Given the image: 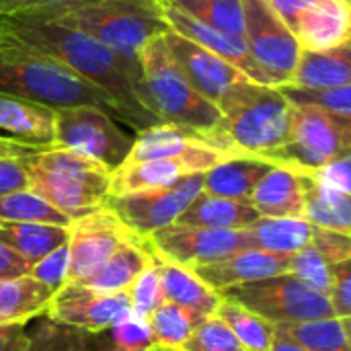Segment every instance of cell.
Returning <instances> with one entry per match:
<instances>
[{
    "label": "cell",
    "mask_w": 351,
    "mask_h": 351,
    "mask_svg": "<svg viewBox=\"0 0 351 351\" xmlns=\"http://www.w3.org/2000/svg\"><path fill=\"white\" fill-rule=\"evenodd\" d=\"M278 90L292 105H313L331 115L351 119V86H333V88H302L294 84H282Z\"/></svg>",
    "instance_id": "cell-39"
},
{
    "label": "cell",
    "mask_w": 351,
    "mask_h": 351,
    "mask_svg": "<svg viewBox=\"0 0 351 351\" xmlns=\"http://www.w3.org/2000/svg\"><path fill=\"white\" fill-rule=\"evenodd\" d=\"M0 136L33 150L53 148L56 111L0 93Z\"/></svg>",
    "instance_id": "cell-21"
},
{
    "label": "cell",
    "mask_w": 351,
    "mask_h": 351,
    "mask_svg": "<svg viewBox=\"0 0 351 351\" xmlns=\"http://www.w3.org/2000/svg\"><path fill=\"white\" fill-rule=\"evenodd\" d=\"M95 0H0V16H41L58 19L60 14L80 8Z\"/></svg>",
    "instance_id": "cell-42"
},
{
    "label": "cell",
    "mask_w": 351,
    "mask_h": 351,
    "mask_svg": "<svg viewBox=\"0 0 351 351\" xmlns=\"http://www.w3.org/2000/svg\"><path fill=\"white\" fill-rule=\"evenodd\" d=\"M351 317H329L302 323H284L274 329L308 351H351Z\"/></svg>",
    "instance_id": "cell-33"
},
{
    "label": "cell",
    "mask_w": 351,
    "mask_h": 351,
    "mask_svg": "<svg viewBox=\"0 0 351 351\" xmlns=\"http://www.w3.org/2000/svg\"><path fill=\"white\" fill-rule=\"evenodd\" d=\"M220 296L243 304L274 327L333 317L327 296L294 274H280L267 280L237 286Z\"/></svg>",
    "instance_id": "cell-8"
},
{
    "label": "cell",
    "mask_w": 351,
    "mask_h": 351,
    "mask_svg": "<svg viewBox=\"0 0 351 351\" xmlns=\"http://www.w3.org/2000/svg\"><path fill=\"white\" fill-rule=\"evenodd\" d=\"M146 321L150 327L152 343L173 346V348H179L193 333V329L202 323L199 317L171 302H162Z\"/></svg>",
    "instance_id": "cell-38"
},
{
    "label": "cell",
    "mask_w": 351,
    "mask_h": 351,
    "mask_svg": "<svg viewBox=\"0 0 351 351\" xmlns=\"http://www.w3.org/2000/svg\"><path fill=\"white\" fill-rule=\"evenodd\" d=\"M29 278L47 286L51 292L60 290L68 280V245H62L29 269Z\"/></svg>",
    "instance_id": "cell-44"
},
{
    "label": "cell",
    "mask_w": 351,
    "mask_h": 351,
    "mask_svg": "<svg viewBox=\"0 0 351 351\" xmlns=\"http://www.w3.org/2000/svg\"><path fill=\"white\" fill-rule=\"evenodd\" d=\"M351 82L350 45L329 51L302 49L288 84L302 88H333Z\"/></svg>",
    "instance_id": "cell-28"
},
{
    "label": "cell",
    "mask_w": 351,
    "mask_h": 351,
    "mask_svg": "<svg viewBox=\"0 0 351 351\" xmlns=\"http://www.w3.org/2000/svg\"><path fill=\"white\" fill-rule=\"evenodd\" d=\"M156 265H158L160 290L165 302L177 304L193 313L202 321L216 313L220 304V294L210 290L189 267L165 261L160 257H156Z\"/></svg>",
    "instance_id": "cell-26"
},
{
    "label": "cell",
    "mask_w": 351,
    "mask_h": 351,
    "mask_svg": "<svg viewBox=\"0 0 351 351\" xmlns=\"http://www.w3.org/2000/svg\"><path fill=\"white\" fill-rule=\"evenodd\" d=\"M249 204L259 218H302L304 208V175L288 169L274 167L255 187Z\"/></svg>",
    "instance_id": "cell-23"
},
{
    "label": "cell",
    "mask_w": 351,
    "mask_h": 351,
    "mask_svg": "<svg viewBox=\"0 0 351 351\" xmlns=\"http://www.w3.org/2000/svg\"><path fill=\"white\" fill-rule=\"evenodd\" d=\"M327 300L333 317H351V259L333 265Z\"/></svg>",
    "instance_id": "cell-45"
},
{
    "label": "cell",
    "mask_w": 351,
    "mask_h": 351,
    "mask_svg": "<svg viewBox=\"0 0 351 351\" xmlns=\"http://www.w3.org/2000/svg\"><path fill=\"white\" fill-rule=\"evenodd\" d=\"M31 152H37L33 148H27L23 144H16L8 138H2L0 136V156H25V154H31Z\"/></svg>",
    "instance_id": "cell-51"
},
{
    "label": "cell",
    "mask_w": 351,
    "mask_h": 351,
    "mask_svg": "<svg viewBox=\"0 0 351 351\" xmlns=\"http://www.w3.org/2000/svg\"><path fill=\"white\" fill-rule=\"evenodd\" d=\"M202 148L224 150L216 142L212 132H197L191 128H181V125H171V123H156L152 128L138 132V136H134V146H132L125 162L177 158V156L197 152Z\"/></svg>",
    "instance_id": "cell-22"
},
{
    "label": "cell",
    "mask_w": 351,
    "mask_h": 351,
    "mask_svg": "<svg viewBox=\"0 0 351 351\" xmlns=\"http://www.w3.org/2000/svg\"><path fill=\"white\" fill-rule=\"evenodd\" d=\"M276 165L257 156H230L210 171L204 173L202 191L228 199H247L253 195L259 181L274 169Z\"/></svg>",
    "instance_id": "cell-25"
},
{
    "label": "cell",
    "mask_w": 351,
    "mask_h": 351,
    "mask_svg": "<svg viewBox=\"0 0 351 351\" xmlns=\"http://www.w3.org/2000/svg\"><path fill=\"white\" fill-rule=\"evenodd\" d=\"M167 47L177 62L179 70L185 74L189 84L210 103L216 107L220 101L230 95L239 84L249 80L241 70L230 66L226 60L218 58L216 53L199 47L197 43L181 37L175 31L165 33Z\"/></svg>",
    "instance_id": "cell-16"
},
{
    "label": "cell",
    "mask_w": 351,
    "mask_h": 351,
    "mask_svg": "<svg viewBox=\"0 0 351 351\" xmlns=\"http://www.w3.org/2000/svg\"><path fill=\"white\" fill-rule=\"evenodd\" d=\"M300 49L329 51L350 45V0H317L308 6L292 29Z\"/></svg>",
    "instance_id": "cell-19"
},
{
    "label": "cell",
    "mask_w": 351,
    "mask_h": 351,
    "mask_svg": "<svg viewBox=\"0 0 351 351\" xmlns=\"http://www.w3.org/2000/svg\"><path fill=\"white\" fill-rule=\"evenodd\" d=\"M271 351H308V350H304L302 346L294 343L292 339H288L286 335H282V333H278V331H276L274 341H271Z\"/></svg>",
    "instance_id": "cell-52"
},
{
    "label": "cell",
    "mask_w": 351,
    "mask_h": 351,
    "mask_svg": "<svg viewBox=\"0 0 351 351\" xmlns=\"http://www.w3.org/2000/svg\"><path fill=\"white\" fill-rule=\"evenodd\" d=\"M27 351H115L107 331H84L45 319L33 335Z\"/></svg>",
    "instance_id": "cell-34"
},
{
    "label": "cell",
    "mask_w": 351,
    "mask_h": 351,
    "mask_svg": "<svg viewBox=\"0 0 351 351\" xmlns=\"http://www.w3.org/2000/svg\"><path fill=\"white\" fill-rule=\"evenodd\" d=\"M53 292L29 276L0 280V325H27L45 315Z\"/></svg>",
    "instance_id": "cell-31"
},
{
    "label": "cell",
    "mask_w": 351,
    "mask_h": 351,
    "mask_svg": "<svg viewBox=\"0 0 351 351\" xmlns=\"http://www.w3.org/2000/svg\"><path fill=\"white\" fill-rule=\"evenodd\" d=\"M136 234L107 208L74 218L68 226V282L80 284Z\"/></svg>",
    "instance_id": "cell-13"
},
{
    "label": "cell",
    "mask_w": 351,
    "mask_h": 351,
    "mask_svg": "<svg viewBox=\"0 0 351 351\" xmlns=\"http://www.w3.org/2000/svg\"><path fill=\"white\" fill-rule=\"evenodd\" d=\"M179 348L185 351H249L216 315L204 319Z\"/></svg>",
    "instance_id": "cell-40"
},
{
    "label": "cell",
    "mask_w": 351,
    "mask_h": 351,
    "mask_svg": "<svg viewBox=\"0 0 351 351\" xmlns=\"http://www.w3.org/2000/svg\"><path fill=\"white\" fill-rule=\"evenodd\" d=\"M49 21L105 43L132 70L134 93L140 82V51L150 39L171 31L160 0H95Z\"/></svg>",
    "instance_id": "cell-5"
},
{
    "label": "cell",
    "mask_w": 351,
    "mask_h": 351,
    "mask_svg": "<svg viewBox=\"0 0 351 351\" xmlns=\"http://www.w3.org/2000/svg\"><path fill=\"white\" fill-rule=\"evenodd\" d=\"M162 2V0H160ZM162 8H165V16L169 21V27L171 31L179 33L181 37L197 43L199 47L216 53L218 58L226 60L230 66H234L237 70H241L249 80L257 82V84H269V80L265 78V74L261 72V68L255 64V60L251 58L249 53V47L245 43L243 37H237V35H228V33H222V31H216L199 21H195L193 16L169 6L162 2Z\"/></svg>",
    "instance_id": "cell-18"
},
{
    "label": "cell",
    "mask_w": 351,
    "mask_h": 351,
    "mask_svg": "<svg viewBox=\"0 0 351 351\" xmlns=\"http://www.w3.org/2000/svg\"><path fill=\"white\" fill-rule=\"evenodd\" d=\"M290 255H276L257 249H245L228 255L220 261L189 267L210 290L222 294L237 286L267 280L280 274H288Z\"/></svg>",
    "instance_id": "cell-17"
},
{
    "label": "cell",
    "mask_w": 351,
    "mask_h": 351,
    "mask_svg": "<svg viewBox=\"0 0 351 351\" xmlns=\"http://www.w3.org/2000/svg\"><path fill=\"white\" fill-rule=\"evenodd\" d=\"M204 187V173L185 175L173 185L134 191L125 195H109L107 208L136 237L148 239L156 230L175 224L181 212Z\"/></svg>",
    "instance_id": "cell-10"
},
{
    "label": "cell",
    "mask_w": 351,
    "mask_h": 351,
    "mask_svg": "<svg viewBox=\"0 0 351 351\" xmlns=\"http://www.w3.org/2000/svg\"><path fill=\"white\" fill-rule=\"evenodd\" d=\"M351 259V234L317 228L308 247L290 255L288 274H294L327 296L333 265Z\"/></svg>",
    "instance_id": "cell-20"
},
{
    "label": "cell",
    "mask_w": 351,
    "mask_h": 351,
    "mask_svg": "<svg viewBox=\"0 0 351 351\" xmlns=\"http://www.w3.org/2000/svg\"><path fill=\"white\" fill-rule=\"evenodd\" d=\"M148 243L156 257L183 267L214 263L239 251L251 249L247 230H214L177 222L150 234Z\"/></svg>",
    "instance_id": "cell-12"
},
{
    "label": "cell",
    "mask_w": 351,
    "mask_h": 351,
    "mask_svg": "<svg viewBox=\"0 0 351 351\" xmlns=\"http://www.w3.org/2000/svg\"><path fill=\"white\" fill-rule=\"evenodd\" d=\"M146 351H185V350H181V348H173V346H150L148 350Z\"/></svg>",
    "instance_id": "cell-53"
},
{
    "label": "cell",
    "mask_w": 351,
    "mask_h": 351,
    "mask_svg": "<svg viewBox=\"0 0 351 351\" xmlns=\"http://www.w3.org/2000/svg\"><path fill=\"white\" fill-rule=\"evenodd\" d=\"M29 269H31V265L27 261H23L12 249H8L0 241V280H12V278L29 276Z\"/></svg>",
    "instance_id": "cell-49"
},
{
    "label": "cell",
    "mask_w": 351,
    "mask_h": 351,
    "mask_svg": "<svg viewBox=\"0 0 351 351\" xmlns=\"http://www.w3.org/2000/svg\"><path fill=\"white\" fill-rule=\"evenodd\" d=\"M0 43L58 60L95 82L125 109L134 130L142 132L158 123L140 105L132 70L99 39L41 16H0Z\"/></svg>",
    "instance_id": "cell-1"
},
{
    "label": "cell",
    "mask_w": 351,
    "mask_h": 351,
    "mask_svg": "<svg viewBox=\"0 0 351 351\" xmlns=\"http://www.w3.org/2000/svg\"><path fill=\"white\" fill-rule=\"evenodd\" d=\"M251 249L294 255L311 245L315 226L302 218H259L247 228Z\"/></svg>",
    "instance_id": "cell-30"
},
{
    "label": "cell",
    "mask_w": 351,
    "mask_h": 351,
    "mask_svg": "<svg viewBox=\"0 0 351 351\" xmlns=\"http://www.w3.org/2000/svg\"><path fill=\"white\" fill-rule=\"evenodd\" d=\"M130 298V306L134 315H140L148 319L162 302V290H160V276H158V265H156V255L152 263L142 269V274L132 282V286L125 290Z\"/></svg>",
    "instance_id": "cell-41"
},
{
    "label": "cell",
    "mask_w": 351,
    "mask_h": 351,
    "mask_svg": "<svg viewBox=\"0 0 351 351\" xmlns=\"http://www.w3.org/2000/svg\"><path fill=\"white\" fill-rule=\"evenodd\" d=\"M239 156L224 152L220 148H202L197 152L177 156V158H156V160H142V162H123L119 169L111 173V195H125L144 189L167 187L179 181L185 175L206 173L218 162Z\"/></svg>",
    "instance_id": "cell-15"
},
{
    "label": "cell",
    "mask_w": 351,
    "mask_h": 351,
    "mask_svg": "<svg viewBox=\"0 0 351 351\" xmlns=\"http://www.w3.org/2000/svg\"><path fill=\"white\" fill-rule=\"evenodd\" d=\"M308 177H313L315 181L327 185V187H333L337 191H343V193H350L351 195V167H350V154L348 156H341L317 171H311L306 173Z\"/></svg>",
    "instance_id": "cell-46"
},
{
    "label": "cell",
    "mask_w": 351,
    "mask_h": 351,
    "mask_svg": "<svg viewBox=\"0 0 351 351\" xmlns=\"http://www.w3.org/2000/svg\"><path fill=\"white\" fill-rule=\"evenodd\" d=\"M162 2L216 31L237 37H243L245 33L243 0H162Z\"/></svg>",
    "instance_id": "cell-36"
},
{
    "label": "cell",
    "mask_w": 351,
    "mask_h": 351,
    "mask_svg": "<svg viewBox=\"0 0 351 351\" xmlns=\"http://www.w3.org/2000/svg\"><path fill=\"white\" fill-rule=\"evenodd\" d=\"M304 175V208L302 220L317 228L351 234V195L327 187Z\"/></svg>",
    "instance_id": "cell-29"
},
{
    "label": "cell",
    "mask_w": 351,
    "mask_h": 351,
    "mask_svg": "<svg viewBox=\"0 0 351 351\" xmlns=\"http://www.w3.org/2000/svg\"><path fill=\"white\" fill-rule=\"evenodd\" d=\"M351 152V119L313 105H292L290 140L269 158L298 173L317 171Z\"/></svg>",
    "instance_id": "cell-7"
},
{
    "label": "cell",
    "mask_w": 351,
    "mask_h": 351,
    "mask_svg": "<svg viewBox=\"0 0 351 351\" xmlns=\"http://www.w3.org/2000/svg\"><path fill=\"white\" fill-rule=\"evenodd\" d=\"M0 93L53 111L70 107H97L113 119L132 125L125 109L95 82L86 80L58 60L4 43H0Z\"/></svg>",
    "instance_id": "cell-2"
},
{
    "label": "cell",
    "mask_w": 351,
    "mask_h": 351,
    "mask_svg": "<svg viewBox=\"0 0 351 351\" xmlns=\"http://www.w3.org/2000/svg\"><path fill=\"white\" fill-rule=\"evenodd\" d=\"M218 111L222 117L212 136L230 154L269 160L290 140L292 103L276 86L245 80Z\"/></svg>",
    "instance_id": "cell-3"
},
{
    "label": "cell",
    "mask_w": 351,
    "mask_h": 351,
    "mask_svg": "<svg viewBox=\"0 0 351 351\" xmlns=\"http://www.w3.org/2000/svg\"><path fill=\"white\" fill-rule=\"evenodd\" d=\"M0 241L12 249L23 261L35 265L56 249L68 243V228L51 224H29V222H2Z\"/></svg>",
    "instance_id": "cell-32"
},
{
    "label": "cell",
    "mask_w": 351,
    "mask_h": 351,
    "mask_svg": "<svg viewBox=\"0 0 351 351\" xmlns=\"http://www.w3.org/2000/svg\"><path fill=\"white\" fill-rule=\"evenodd\" d=\"M140 105L158 121L197 132H214L220 111L204 99L179 70L165 35L150 39L140 51V82L136 84Z\"/></svg>",
    "instance_id": "cell-4"
},
{
    "label": "cell",
    "mask_w": 351,
    "mask_h": 351,
    "mask_svg": "<svg viewBox=\"0 0 351 351\" xmlns=\"http://www.w3.org/2000/svg\"><path fill=\"white\" fill-rule=\"evenodd\" d=\"M29 189L23 156H0V195Z\"/></svg>",
    "instance_id": "cell-47"
},
{
    "label": "cell",
    "mask_w": 351,
    "mask_h": 351,
    "mask_svg": "<svg viewBox=\"0 0 351 351\" xmlns=\"http://www.w3.org/2000/svg\"><path fill=\"white\" fill-rule=\"evenodd\" d=\"M29 335L25 325H0V351H27Z\"/></svg>",
    "instance_id": "cell-50"
},
{
    "label": "cell",
    "mask_w": 351,
    "mask_h": 351,
    "mask_svg": "<svg viewBox=\"0 0 351 351\" xmlns=\"http://www.w3.org/2000/svg\"><path fill=\"white\" fill-rule=\"evenodd\" d=\"M132 313L128 292H101L68 282L53 292L45 317L84 331H107Z\"/></svg>",
    "instance_id": "cell-14"
},
{
    "label": "cell",
    "mask_w": 351,
    "mask_h": 351,
    "mask_svg": "<svg viewBox=\"0 0 351 351\" xmlns=\"http://www.w3.org/2000/svg\"><path fill=\"white\" fill-rule=\"evenodd\" d=\"M214 315L228 325V329L249 351H271L276 329L253 311L220 296V304Z\"/></svg>",
    "instance_id": "cell-35"
},
{
    "label": "cell",
    "mask_w": 351,
    "mask_h": 351,
    "mask_svg": "<svg viewBox=\"0 0 351 351\" xmlns=\"http://www.w3.org/2000/svg\"><path fill=\"white\" fill-rule=\"evenodd\" d=\"M134 146V136L123 132L109 113L97 107H70L56 111L53 148L78 152L107 171L119 169Z\"/></svg>",
    "instance_id": "cell-9"
},
{
    "label": "cell",
    "mask_w": 351,
    "mask_h": 351,
    "mask_svg": "<svg viewBox=\"0 0 351 351\" xmlns=\"http://www.w3.org/2000/svg\"><path fill=\"white\" fill-rule=\"evenodd\" d=\"M243 39L251 58L271 86L288 84L300 58V45L288 25L265 4V0H243Z\"/></svg>",
    "instance_id": "cell-11"
},
{
    "label": "cell",
    "mask_w": 351,
    "mask_h": 351,
    "mask_svg": "<svg viewBox=\"0 0 351 351\" xmlns=\"http://www.w3.org/2000/svg\"><path fill=\"white\" fill-rule=\"evenodd\" d=\"M23 165L29 191L70 220L103 208L111 195V171L78 152L45 148L25 154Z\"/></svg>",
    "instance_id": "cell-6"
},
{
    "label": "cell",
    "mask_w": 351,
    "mask_h": 351,
    "mask_svg": "<svg viewBox=\"0 0 351 351\" xmlns=\"http://www.w3.org/2000/svg\"><path fill=\"white\" fill-rule=\"evenodd\" d=\"M107 333L115 351H146L152 346L148 321L134 313L107 329Z\"/></svg>",
    "instance_id": "cell-43"
},
{
    "label": "cell",
    "mask_w": 351,
    "mask_h": 351,
    "mask_svg": "<svg viewBox=\"0 0 351 351\" xmlns=\"http://www.w3.org/2000/svg\"><path fill=\"white\" fill-rule=\"evenodd\" d=\"M317 0H265V4L288 25V29L292 31L296 21L300 19V14L313 6Z\"/></svg>",
    "instance_id": "cell-48"
},
{
    "label": "cell",
    "mask_w": 351,
    "mask_h": 351,
    "mask_svg": "<svg viewBox=\"0 0 351 351\" xmlns=\"http://www.w3.org/2000/svg\"><path fill=\"white\" fill-rule=\"evenodd\" d=\"M0 220L2 222H29V224H51V226H70V218L51 208L45 199L35 195L29 189L12 191L0 195Z\"/></svg>",
    "instance_id": "cell-37"
},
{
    "label": "cell",
    "mask_w": 351,
    "mask_h": 351,
    "mask_svg": "<svg viewBox=\"0 0 351 351\" xmlns=\"http://www.w3.org/2000/svg\"><path fill=\"white\" fill-rule=\"evenodd\" d=\"M154 259V251L148 239L134 237L123 243L99 269H95L80 284L101 292H125L132 282L146 269Z\"/></svg>",
    "instance_id": "cell-27"
},
{
    "label": "cell",
    "mask_w": 351,
    "mask_h": 351,
    "mask_svg": "<svg viewBox=\"0 0 351 351\" xmlns=\"http://www.w3.org/2000/svg\"><path fill=\"white\" fill-rule=\"evenodd\" d=\"M257 220L259 214L247 199H228L199 191L181 212L177 224L214 230H247Z\"/></svg>",
    "instance_id": "cell-24"
}]
</instances>
